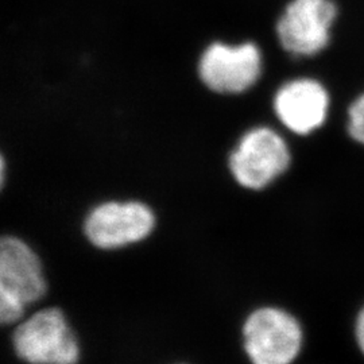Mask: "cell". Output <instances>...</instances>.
<instances>
[{"label": "cell", "mask_w": 364, "mask_h": 364, "mask_svg": "<svg viewBox=\"0 0 364 364\" xmlns=\"http://www.w3.org/2000/svg\"><path fill=\"white\" fill-rule=\"evenodd\" d=\"M264 57L254 41L208 43L197 60V77L216 95L239 96L251 91L263 76Z\"/></svg>", "instance_id": "6da1fadb"}, {"label": "cell", "mask_w": 364, "mask_h": 364, "mask_svg": "<svg viewBox=\"0 0 364 364\" xmlns=\"http://www.w3.org/2000/svg\"><path fill=\"white\" fill-rule=\"evenodd\" d=\"M46 289L36 251L15 236H0V326L18 323Z\"/></svg>", "instance_id": "7a4b0ae2"}, {"label": "cell", "mask_w": 364, "mask_h": 364, "mask_svg": "<svg viewBox=\"0 0 364 364\" xmlns=\"http://www.w3.org/2000/svg\"><path fill=\"white\" fill-rule=\"evenodd\" d=\"M346 129L355 144L364 146V91L360 92L347 108Z\"/></svg>", "instance_id": "9c48e42d"}, {"label": "cell", "mask_w": 364, "mask_h": 364, "mask_svg": "<svg viewBox=\"0 0 364 364\" xmlns=\"http://www.w3.org/2000/svg\"><path fill=\"white\" fill-rule=\"evenodd\" d=\"M338 18L335 0H289L275 22V37L289 55L313 58L329 48Z\"/></svg>", "instance_id": "277c9868"}, {"label": "cell", "mask_w": 364, "mask_h": 364, "mask_svg": "<svg viewBox=\"0 0 364 364\" xmlns=\"http://www.w3.org/2000/svg\"><path fill=\"white\" fill-rule=\"evenodd\" d=\"M356 336H358V343L364 352V309L359 314L358 324H356Z\"/></svg>", "instance_id": "30bf717a"}, {"label": "cell", "mask_w": 364, "mask_h": 364, "mask_svg": "<svg viewBox=\"0 0 364 364\" xmlns=\"http://www.w3.org/2000/svg\"><path fill=\"white\" fill-rule=\"evenodd\" d=\"M16 355L28 364H77V338L57 308L34 313L14 333Z\"/></svg>", "instance_id": "5b68a950"}, {"label": "cell", "mask_w": 364, "mask_h": 364, "mask_svg": "<svg viewBox=\"0 0 364 364\" xmlns=\"http://www.w3.org/2000/svg\"><path fill=\"white\" fill-rule=\"evenodd\" d=\"M332 97L318 78L299 76L284 81L273 95L272 107L278 123L290 134L309 136L321 130L331 114Z\"/></svg>", "instance_id": "8992f818"}, {"label": "cell", "mask_w": 364, "mask_h": 364, "mask_svg": "<svg viewBox=\"0 0 364 364\" xmlns=\"http://www.w3.org/2000/svg\"><path fill=\"white\" fill-rule=\"evenodd\" d=\"M4 180H6V162H4V156L0 154V191L4 185Z\"/></svg>", "instance_id": "8fae6325"}, {"label": "cell", "mask_w": 364, "mask_h": 364, "mask_svg": "<svg viewBox=\"0 0 364 364\" xmlns=\"http://www.w3.org/2000/svg\"><path fill=\"white\" fill-rule=\"evenodd\" d=\"M291 150L282 132L267 124L243 131L228 156L235 181L251 191H262L287 173Z\"/></svg>", "instance_id": "3957f363"}, {"label": "cell", "mask_w": 364, "mask_h": 364, "mask_svg": "<svg viewBox=\"0 0 364 364\" xmlns=\"http://www.w3.org/2000/svg\"><path fill=\"white\" fill-rule=\"evenodd\" d=\"M243 333L246 351L254 364H290L301 350L302 332L297 320L275 308L252 313Z\"/></svg>", "instance_id": "ba28073f"}, {"label": "cell", "mask_w": 364, "mask_h": 364, "mask_svg": "<svg viewBox=\"0 0 364 364\" xmlns=\"http://www.w3.org/2000/svg\"><path fill=\"white\" fill-rule=\"evenodd\" d=\"M154 227L156 216L142 201H105L88 213L84 232L95 247L117 250L142 242Z\"/></svg>", "instance_id": "52a82bcc"}]
</instances>
